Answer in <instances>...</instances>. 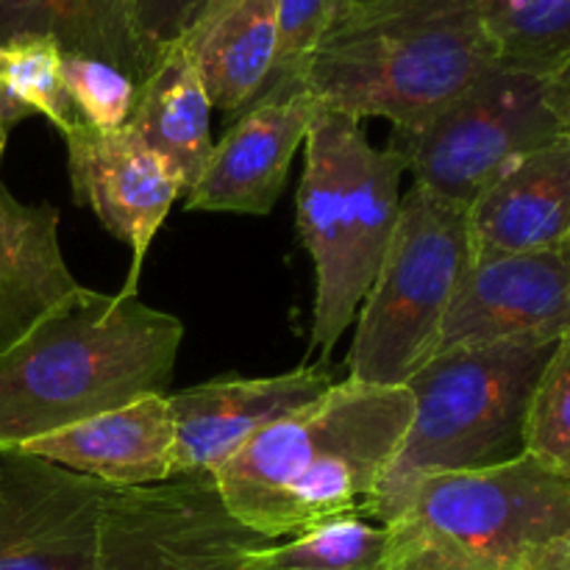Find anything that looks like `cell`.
<instances>
[{"instance_id": "cell-11", "label": "cell", "mask_w": 570, "mask_h": 570, "mask_svg": "<svg viewBox=\"0 0 570 570\" xmlns=\"http://www.w3.org/2000/svg\"><path fill=\"white\" fill-rule=\"evenodd\" d=\"M72 198L89 206L100 226L131 248V276L122 293H137L139 271L173 204L187 195L176 167L150 150L131 128L65 134Z\"/></svg>"}, {"instance_id": "cell-6", "label": "cell", "mask_w": 570, "mask_h": 570, "mask_svg": "<svg viewBox=\"0 0 570 570\" xmlns=\"http://www.w3.org/2000/svg\"><path fill=\"white\" fill-rule=\"evenodd\" d=\"M473 262L468 209L423 184L401 198L382 267L360 306L348 379L406 387L438 348L440 328Z\"/></svg>"}, {"instance_id": "cell-31", "label": "cell", "mask_w": 570, "mask_h": 570, "mask_svg": "<svg viewBox=\"0 0 570 570\" xmlns=\"http://www.w3.org/2000/svg\"><path fill=\"white\" fill-rule=\"evenodd\" d=\"M566 570H570V554H568V566H566Z\"/></svg>"}, {"instance_id": "cell-23", "label": "cell", "mask_w": 570, "mask_h": 570, "mask_svg": "<svg viewBox=\"0 0 570 570\" xmlns=\"http://www.w3.org/2000/svg\"><path fill=\"white\" fill-rule=\"evenodd\" d=\"M33 115L48 117L61 137L83 126L67 95L59 45L42 37L11 39L0 45V126L11 131Z\"/></svg>"}, {"instance_id": "cell-4", "label": "cell", "mask_w": 570, "mask_h": 570, "mask_svg": "<svg viewBox=\"0 0 570 570\" xmlns=\"http://www.w3.org/2000/svg\"><path fill=\"white\" fill-rule=\"evenodd\" d=\"M560 340L523 337L434 354L406 382L410 432L367 518L390 527L417 484L438 473L476 471L523 454L529 406Z\"/></svg>"}, {"instance_id": "cell-25", "label": "cell", "mask_w": 570, "mask_h": 570, "mask_svg": "<svg viewBox=\"0 0 570 570\" xmlns=\"http://www.w3.org/2000/svg\"><path fill=\"white\" fill-rule=\"evenodd\" d=\"M273 6H276V67L262 98L304 89L306 61L332 26L343 0H273Z\"/></svg>"}, {"instance_id": "cell-8", "label": "cell", "mask_w": 570, "mask_h": 570, "mask_svg": "<svg viewBox=\"0 0 570 570\" xmlns=\"http://www.w3.org/2000/svg\"><path fill=\"white\" fill-rule=\"evenodd\" d=\"M546 81L493 67L423 126L393 128L387 148L406 161L415 184L468 209L512 161L560 137Z\"/></svg>"}, {"instance_id": "cell-1", "label": "cell", "mask_w": 570, "mask_h": 570, "mask_svg": "<svg viewBox=\"0 0 570 570\" xmlns=\"http://www.w3.org/2000/svg\"><path fill=\"white\" fill-rule=\"evenodd\" d=\"M412 412L410 387L343 379L262 429L212 482L226 510L271 543L340 518H367Z\"/></svg>"}, {"instance_id": "cell-3", "label": "cell", "mask_w": 570, "mask_h": 570, "mask_svg": "<svg viewBox=\"0 0 570 570\" xmlns=\"http://www.w3.org/2000/svg\"><path fill=\"white\" fill-rule=\"evenodd\" d=\"M493 67L488 0H343L304 89L321 109L412 131Z\"/></svg>"}, {"instance_id": "cell-10", "label": "cell", "mask_w": 570, "mask_h": 570, "mask_svg": "<svg viewBox=\"0 0 570 570\" xmlns=\"http://www.w3.org/2000/svg\"><path fill=\"white\" fill-rule=\"evenodd\" d=\"M109 484L0 451V570H98Z\"/></svg>"}, {"instance_id": "cell-20", "label": "cell", "mask_w": 570, "mask_h": 570, "mask_svg": "<svg viewBox=\"0 0 570 570\" xmlns=\"http://www.w3.org/2000/svg\"><path fill=\"white\" fill-rule=\"evenodd\" d=\"M53 39L65 56H87L126 72L134 83L150 76L134 31V0H0V45Z\"/></svg>"}, {"instance_id": "cell-26", "label": "cell", "mask_w": 570, "mask_h": 570, "mask_svg": "<svg viewBox=\"0 0 570 570\" xmlns=\"http://www.w3.org/2000/svg\"><path fill=\"white\" fill-rule=\"evenodd\" d=\"M61 76L83 126L95 131L128 126L139 87L126 72L87 56L61 53Z\"/></svg>"}, {"instance_id": "cell-22", "label": "cell", "mask_w": 570, "mask_h": 570, "mask_svg": "<svg viewBox=\"0 0 570 570\" xmlns=\"http://www.w3.org/2000/svg\"><path fill=\"white\" fill-rule=\"evenodd\" d=\"M501 70L554 78L570 70V0H488Z\"/></svg>"}, {"instance_id": "cell-18", "label": "cell", "mask_w": 570, "mask_h": 570, "mask_svg": "<svg viewBox=\"0 0 570 570\" xmlns=\"http://www.w3.org/2000/svg\"><path fill=\"white\" fill-rule=\"evenodd\" d=\"M212 109L237 120L254 109L276 67L273 0H217L181 39Z\"/></svg>"}, {"instance_id": "cell-2", "label": "cell", "mask_w": 570, "mask_h": 570, "mask_svg": "<svg viewBox=\"0 0 570 570\" xmlns=\"http://www.w3.org/2000/svg\"><path fill=\"white\" fill-rule=\"evenodd\" d=\"M181 340V321L142 304L137 293L78 287L0 354V451L167 395Z\"/></svg>"}, {"instance_id": "cell-13", "label": "cell", "mask_w": 570, "mask_h": 570, "mask_svg": "<svg viewBox=\"0 0 570 570\" xmlns=\"http://www.w3.org/2000/svg\"><path fill=\"white\" fill-rule=\"evenodd\" d=\"M334 384L332 365L321 362L278 376L215 379L167 393L176 429V479L212 476L262 429L309 406Z\"/></svg>"}, {"instance_id": "cell-5", "label": "cell", "mask_w": 570, "mask_h": 570, "mask_svg": "<svg viewBox=\"0 0 570 570\" xmlns=\"http://www.w3.org/2000/svg\"><path fill=\"white\" fill-rule=\"evenodd\" d=\"M406 161L373 148L360 120L317 106L306 131L298 187V234L315 262V321L309 354L323 362L348 332L384 254L401 209Z\"/></svg>"}, {"instance_id": "cell-15", "label": "cell", "mask_w": 570, "mask_h": 570, "mask_svg": "<svg viewBox=\"0 0 570 570\" xmlns=\"http://www.w3.org/2000/svg\"><path fill=\"white\" fill-rule=\"evenodd\" d=\"M473 254L512 256L570 239V142L532 150L501 170L468 206Z\"/></svg>"}, {"instance_id": "cell-24", "label": "cell", "mask_w": 570, "mask_h": 570, "mask_svg": "<svg viewBox=\"0 0 570 570\" xmlns=\"http://www.w3.org/2000/svg\"><path fill=\"white\" fill-rule=\"evenodd\" d=\"M523 451L540 456L570 479V328L560 337L534 387Z\"/></svg>"}, {"instance_id": "cell-29", "label": "cell", "mask_w": 570, "mask_h": 570, "mask_svg": "<svg viewBox=\"0 0 570 570\" xmlns=\"http://www.w3.org/2000/svg\"><path fill=\"white\" fill-rule=\"evenodd\" d=\"M546 104L554 115L560 137L570 142V70L546 81Z\"/></svg>"}, {"instance_id": "cell-17", "label": "cell", "mask_w": 570, "mask_h": 570, "mask_svg": "<svg viewBox=\"0 0 570 570\" xmlns=\"http://www.w3.org/2000/svg\"><path fill=\"white\" fill-rule=\"evenodd\" d=\"M78 287L61 254L59 209L22 204L0 181V354L28 337Z\"/></svg>"}, {"instance_id": "cell-7", "label": "cell", "mask_w": 570, "mask_h": 570, "mask_svg": "<svg viewBox=\"0 0 570 570\" xmlns=\"http://www.w3.org/2000/svg\"><path fill=\"white\" fill-rule=\"evenodd\" d=\"M390 527L493 570H566L570 479L540 456L423 479Z\"/></svg>"}, {"instance_id": "cell-16", "label": "cell", "mask_w": 570, "mask_h": 570, "mask_svg": "<svg viewBox=\"0 0 570 570\" xmlns=\"http://www.w3.org/2000/svg\"><path fill=\"white\" fill-rule=\"evenodd\" d=\"M17 451L109 488H148L176 479V429L167 395H148Z\"/></svg>"}, {"instance_id": "cell-9", "label": "cell", "mask_w": 570, "mask_h": 570, "mask_svg": "<svg viewBox=\"0 0 570 570\" xmlns=\"http://www.w3.org/2000/svg\"><path fill=\"white\" fill-rule=\"evenodd\" d=\"M267 543L226 510L212 476H178L109 490L98 570H237Z\"/></svg>"}, {"instance_id": "cell-21", "label": "cell", "mask_w": 570, "mask_h": 570, "mask_svg": "<svg viewBox=\"0 0 570 570\" xmlns=\"http://www.w3.org/2000/svg\"><path fill=\"white\" fill-rule=\"evenodd\" d=\"M401 540L393 527L340 518L295 534L284 546L248 551L237 570H395Z\"/></svg>"}, {"instance_id": "cell-14", "label": "cell", "mask_w": 570, "mask_h": 570, "mask_svg": "<svg viewBox=\"0 0 570 570\" xmlns=\"http://www.w3.org/2000/svg\"><path fill=\"white\" fill-rule=\"evenodd\" d=\"M315 109L306 89L262 98L254 109L239 115L212 148L184 206L189 212L271 215Z\"/></svg>"}, {"instance_id": "cell-30", "label": "cell", "mask_w": 570, "mask_h": 570, "mask_svg": "<svg viewBox=\"0 0 570 570\" xmlns=\"http://www.w3.org/2000/svg\"><path fill=\"white\" fill-rule=\"evenodd\" d=\"M6 142H9V131H6L3 126H0V159H3V150H6Z\"/></svg>"}, {"instance_id": "cell-28", "label": "cell", "mask_w": 570, "mask_h": 570, "mask_svg": "<svg viewBox=\"0 0 570 570\" xmlns=\"http://www.w3.org/2000/svg\"><path fill=\"white\" fill-rule=\"evenodd\" d=\"M399 540H401V557H399V568L395 570H493L468 560V557L456 554V551L445 549V546L426 543V540H412V538H404V534H399Z\"/></svg>"}, {"instance_id": "cell-12", "label": "cell", "mask_w": 570, "mask_h": 570, "mask_svg": "<svg viewBox=\"0 0 570 570\" xmlns=\"http://www.w3.org/2000/svg\"><path fill=\"white\" fill-rule=\"evenodd\" d=\"M568 328L570 239L538 254H473L434 354L523 337L560 340Z\"/></svg>"}, {"instance_id": "cell-19", "label": "cell", "mask_w": 570, "mask_h": 570, "mask_svg": "<svg viewBox=\"0 0 570 570\" xmlns=\"http://www.w3.org/2000/svg\"><path fill=\"white\" fill-rule=\"evenodd\" d=\"M209 117L212 104L198 70L184 42H178L139 83L128 128L176 167L189 193L215 148Z\"/></svg>"}, {"instance_id": "cell-27", "label": "cell", "mask_w": 570, "mask_h": 570, "mask_svg": "<svg viewBox=\"0 0 570 570\" xmlns=\"http://www.w3.org/2000/svg\"><path fill=\"white\" fill-rule=\"evenodd\" d=\"M215 3L217 0H134V31L148 70H154L156 61L181 42Z\"/></svg>"}]
</instances>
